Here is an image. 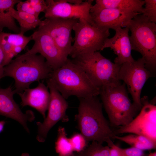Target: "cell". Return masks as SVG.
<instances>
[{"label":"cell","mask_w":156,"mask_h":156,"mask_svg":"<svg viewBox=\"0 0 156 156\" xmlns=\"http://www.w3.org/2000/svg\"><path fill=\"white\" fill-rule=\"evenodd\" d=\"M97 96L78 99V112L75 120L88 142L95 141L103 144L114 139L115 135L103 115V104Z\"/></svg>","instance_id":"cell-1"},{"label":"cell","mask_w":156,"mask_h":156,"mask_svg":"<svg viewBox=\"0 0 156 156\" xmlns=\"http://www.w3.org/2000/svg\"><path fill=\"white\" fill-rule=\"evenodd\" d=\"M48 79L66 99L72 96L79 99L100 94V89L79 66L68 58L62 66L52 70Z\"/></svg>","instance_id":"cell-2"},{"label":"cell","mask_w":156,"mask_h":156,"mask_svg":"<svg viewBox=\"0 0 156 156\" xmlns=\"http://www.w3.org/2000/svg\"><path fill=\"white\" fill-rule=\"evenodd\" d=\"M52 70L40 55L25 53L4 67V77L14 79V91L18 94L29 88L32 83L48 79Z\"/></svg>","instance_id":"cell-3"},{"label":"cell","mask_w":156,"mask_h":156,"mask_svg":"<svg viewBox=\"0 0 156 156\" xmlns=\"http://www.w3.org/2000/svg\"><path fill=\"white\" fill-rule=\"evenodd\" d=\"M126 27L131 32L129 38L132 50L141 54L145 67L154 75L156 70V23L140 14L132 19Z\"/></svg>","instance_id":"cell-4"},{"label":"cell","mask_w":156,"mask_h":156,"mask_svg":"<svg viewBox=\"0 0 156 156\" xmlns=\"http://www.w3.org/2000/svg\"><path fill=\"white\" fill-rule=\"evenodd\" d=\"M72 60L83 70L100 89L121 84L118 78L121 65L112 62L99 52L81 54Z\"/></svg>","instance_id":"cell-5"},{"label":"cell","mask_w":156,"mask_h":156,"mask_svg":"<svg viewBox=\"0 0 156 156\" xmlns=\"http://www.w3.org/2000/svg\"><path fill=\"white\" fill-rule=\"evenodd\" d=\"M99 95L112 126L128 125L139 111L131 102L124 83L116 86L102 88Z\"/></svg>","instance_id":"cell-6"},{"label":"cell","mask_w":156,"mask_h":156,"mask_svg":"<svg viewBox=\"0 0 156 156\" xmlns=\"http://www.w3.org/2000/svg\"><path fill=\"white\" fill-rule=\"evenodd\" d=\"M74 43L69 55L73 59L81 54L102 51L109 29L100 28L86 21H79L73 27Z\"/></svg>","instance_id":"cell-7"},{"label":"cell","mask_w":156,"mask_h":156,"mask_svg":"<svg viewBox=\"0 0 156 156\" xmlns=\"http://www.w3.org/2000/svg\"><path fill=\"white\" fill-rule=\"evenodd\" d=\"M153 75L145 67L142 57L131 62L124 63L120 66L118 79L127 85L133 103L139 111L142 106L141 98L142 88L147 80Z\"/></svg>","instance_id":"cell-8"},{"label":"cell","mask_w":156,"mask_h":156,"mask_svg":"<svg viewBox=\"0 0 156 156\" xmlns=\"http://www.w3.org/2000/svg\"><path fill=\"white\" fill-rule=\"evenodd\" d=\"M47 86L49 90L50 99L48 108V113L43 122H37V140L43 143L51 128L59 121L66 122L69 120L66 112L68 107L67 102L55 87L51 81L46 79Z\"/></svg>","instance_id":"cell-9"},{"label":"cell","mask_w":156,"mask_h":156,"mask_svg":"<svg viewBox=\"0 0 156 156\" xmlns=\"http://www.w3.org/2000/svg\"><path fill=\"white\" fill-rule=\"evenodd\" d=\"M142 105L139 114L128 125L113 131L114 135L124 133L144 136L156 143V106L146 96L141 98Z\"/></svg>","instance_id":"cell-10"},{"label":"cell","mask_w":156,"mask_h":156,"mask_svg":"<svg viewBox=\"0 0 156 156\" xmlns=\"http://www.w3.org/2000/svg\"><path fill=\"white\" fill-rule=\"evenodd\" d=\"M79 21L76 18H46L38 28L50 36L63 55L67 59L72 45V31Z\"/></svg>","instance_id":"cell-11"},{"label":"cell","mask_w":156,"mask_h":156,"mask_svg":"<svg viewBox=\"0 0 156 156\" xmlns=\"http://www.w3.org/2000/svg\"><path fill=\"white\" fill-rule=\"evenodd\" d=\"M47 9L44 12L46 18H76L79 21H86L93 25L94 23L90 13L94 0L83 1L80 4H72L65 0H46Z\"/></svg>","instance_id":"cell-12"},{"label":"cell","mask_w":156,"mask_h":156,"mask_svg":"<svg viewBox=\"0 0 156 156\" xmlns=\"http://www.w3.org/2000/svg\"><path fill=\"white\" fill-rule=\"evenodd\" d=\"M34 44L32 48L25 53H39L45 59L53 70L62 66L67 59L63 55L50 36L44 30L38 29L31 35Z\"/></svg>","instance_id":"cell-13"},{"label":"cell","mask_w":156,"mask_h":156,"mask_svg":"<svg viewBox=\"0 0 156 156\" xmlns=\"http://www.w3.org/2000/svg\"><path fill=\"white\" fill-rule=\"evenodd\" d=\"M15 94L10 86L5 88H0V115L16 120L20 123L25 131L30 133L27 122L33 121L35 118L33 112L31 110L22 112L14 100Z\"/></svg>","instance_id":"cell-14"},{"label":"cell","mask_w":156,"mask_h":156,"mask_svg":"<svg viewBox=\"0 0 156 156\" xmlns=\"http://www.w3.org/2000/svg\"><path fill=\"white\" fill-rule=\"evenodd\" d=\"M90 14L97 27L114 30L119 27H126L131 20L140 14L129 10L108 8Z\"/></svg>","instance_id":"cell-15"},{"label":"cell","mask_w":156,"mask_h":156,"mask_svg":"<svg viewBox=\"0 0 156 156\" xmlns=\"http://www.w3.org/2000/svg\"><path fill=\"white\" fill-rule=\"evenodd\" d=\"M115 34L113 37L107 38L103 45L102 51L109 48L117 55L114 59V63L121 65L126 62L134 61L131 54L132 50L129 34V30L126 27L114 30Z\"/></svg>","instance_id":"cell-16"},{"label":"cell","mask_w":156,"mask_h":156,"mask_svg":"<svg viewBox=\"0 0 156 156\" xmlns=\"http://www.w3.org/2000/svg\"><path fill=\"white\" fill-rule=\"evenodd\" d=\"M48 89L47 86L40 81L35 88L26 89L18 94L21 99V106L23 107L29 106L33 107L45 118L50 99Z\"/></svg>","instance_id":"cell-17"},{"label":"cell","mask_w":156,"mask_h":156,"mask_svg":"<svg viewBox=\"0 0 156 156\" xmlns=\"http://www.w3.org/2000/svg\"><path fill=\"white\" fill-rule=\"evenodd\" d=\"M144 4V0H96L90 12L93 14L103 9L113 8L130 10L142 14Z\"/></svg>","instance_id":"cell-18"},{"label":"cell","mask_w":156,"mask_h":156,"mask_svg":"<svg viewBox=\"0 0 156 156\" xmlns=\"http://www.w3.org/2000/svg\"><path fill=\"white\" fill-rule=\"evenodd\" d=\"M20 0H0V33L4 28H7L16 33H19L20 28L11 15L10 10Z\"/></svg>","instance_id":"cell-19"},{"label":"cell","mask_w":156,"mask_h":156,"mask_svg":"<svg viewBox=\"0 0 156 156\" xmlns=\"http://www.w3.org/2000/svg\"><path fill=\"white\" fill-rule=\"evenodd\" d=\"M11 15L18 23L20 25V33L24 34L27 31L40 26L43 20L38 17L26 12L20 11L12 8L10 10Z\"/></svg>","instance_id":"cell-20"},{"label":"cell","mask_w":156,"mask_h":156,"mask_svg":"<svg viewBox=\"0 0 156 156\" xmlns=\"http://www.w3.org/2000/svg\"><path fill=\"white\" fill-rule=\"evenodd\" d=\"M114 139L123 141L134 147L143 151L155 149L156 143L147 138L141 135L131 134L122 137L115 135Z\"/></svg>","instance_id":"cell-21"},{"label":"cell","mask_w":156,"mask_h":156,"mask_svg":"<svg viewBox=\"0 0 156 156\" xmlns=\"http://www.w3.org/2000/svg\"><path fill=\"white\" fill-rule=\"evenodd\" d=\"M64 127L60 126L57 129V135L55 142L56 152L60 156H68L73 153V150L69 138Z\"/></svg>","instance_id":"cell-22"},{"label":"cell","mask_w":156,"mask_h":156,"mask_svg":"<svg viewBox=\"0 0 156 156\" xmlns=\"http://www.w3.org/2000/svg\"><path fill=\"white\" fill-rule=\"evenodd\" d=\"M0 38L13 47H26L30 41L32 40L31 35L27 36L20 32L12 34L2 32L0 33Z\"/></svg>","instance_id":"cell-23"},{"label":"cell","mask_w":156,"mask_h":156,"mask_svg":"<svg viewBox=\"0 0 156 156\" xmlns=\"http://www.w3.org/2000/svg\"><path fill=\"white\" fill-rule=\"evenodd\" d=\"M110 148L96 141H93L82 151L77 153V156H110Z\"/></svg>","instance_id":"cell-24"},{"label":"cell","mask_w":156,"mask_h":156,"mask_svg":"<svg viewBox=\"0 0 156 156\" xmlns=\"http://www.w3.org/2000/svg\"><path fill=\"white\" fill-rule=\"evenodd\" d=\"M69 139L73 151L78 153L87 147L88 142L81 133H75Z\"/></svg>","instance_id":"cell-25"},{"label":"cell","mask_w":156,"mask_h":156,"mask_svg":"<svg viewBox=\"0 0 156 156\" xmlns=\"http://www.w3.org/2000/svg\"><path fill=\"white\" fill-rule=\"evenodd\" d=\"M143 14L151 22L156 23V0H144Z\"/></svg>","instance_id":"cell-26"},{"label":"cell","mask_w":156,"mask_h":156,"mask_svg":"<svg viewBox=\"0 0 156 156\" xmlns=\"http://www.w3.org/2000/svg\"><path fill=\"white\" fill-rule=\"evenodd\" d=\"M121 156H145V154L143 151L138 148L131 147L122 148L118 147Z\"/></svg>","instance_id":"cell-27"},{"label":"cell","mask_w":156,"mask_h":156,"mask_svg":"<svg viewBox=\"0 0 156 156\" xmlns=\"http://www.w3.org/2000/svg\"><path fill=\"white\" fill-rule=\"evenodd\" d=\"M28 1L31 7L38 16L41 12L44 13L47 8L45 0H28Z\"/></svg>","instance_id":"cell-28"},{"label":"cell","mask_w":156,"mask_h":156,"mask_svg":"<svg viewBox=\"0 0 156 156\" xmlns=\"http://www.w3.org/2000/svg\"><path fill=\"white\" fill-rule=\"evenodd\" d=\"M106 142L107 146L110 148V156H121L118 149V146L115 145L111 139L109 140Z\"/></svg>","instance_id":"cell-29"},{"label":"cell","mask_w":156,"mask_h":156,"mask_svg":"<svg viewBox=\"0 0 156 156\" xmlns=\"http://www.w3.org/2000/svg\"><path fill=\"white\" fill-rule=\"evenodd\" d=\"M31 7L28 0L25 1L21 0L16 5L17 10L26 12H27Z\"/></svg>","instance_id":"cell-30"},{"label":"cell","mask_w":156,"mask_h":156,"mask_svg":"<svg viewBox=\"0 0 156 156\" xmlns=\"http://www.w3.org/2000/svg\"><path fill=\"white\" fill-rule=\"evenodd\" d=\"M4 60V54L0 43V81L4 77V67L3 62Z\"/></svg>","instance_id":"cell-31"},{"label":"cell","mask_w":156,"mask_h":156,"mask_svg":"<svg viewBox=\"0 0 156 156\" xmlns=\"http://www.w3.org/2000/svg\"><path fill=\"white\" fill-rule=\"evenodd\" d=\"M6 121L3 120L0 121V133L3 131Z\"/></svg>","instance_id":"cell-32"},{"label":"cell","mask_w":156,"mask_h":156,"mask_svg":"<svg viewBox=\"0 0 156 156\" xmlns=\"http://www.w3.org/2000/svg\"><path fill=\"white\" fill-rule=\"evenodd\" d=\"M147 156H156V151L150 153Z\"/></svg>","instance_id":"cell-33"},{"label":"cell","mask_w":156,"mask_h":156,"mask_svg":"<svg viewBox=\"0 0 156 156\" xmlns=\"http://www.w3.org/2000/svg\"><path fill=\"white\" fill-rule=\"evenodd\" d=\"M21 156H30V155L28 153H23L22 154Z\"/></svg>","instance_id":"cell-34"},{"label":"cell","mask_w":156,"mask_h":156,"mask_svg":"<svg viewBox=\"0 0 156 156\" xmlns=\"http://www.w3.org/2000/svg\"><path fill=\"white\" fill-rule=\"evenodd\" d=\"M58 156H60V155H58ZM77 156V153H73L72 154H71V155H69V156Z\"/></svg>","instance_id":"cell-35"}]
</instances>
